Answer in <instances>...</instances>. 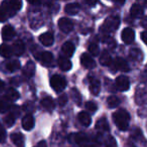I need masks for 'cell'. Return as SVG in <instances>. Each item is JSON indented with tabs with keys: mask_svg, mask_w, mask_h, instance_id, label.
Masks as SVG:
<instances>
[{
	"mask_svg": "<svg viewBox=\"0 0 147 147\" xmlns=\"http://www.w3.org/2000/svg\"><path fill=\"white\" fill-rule=\"evenodd\" d=\"M58 66L60 70L64 72H67L69 70H71L72 68V63L70 62V59L66 57H60L58 59Z\"/></svg>",
	"mask_w": 147,
	"mask_h": 147,
	"instance_id": "cell-14",
	"label": "cell"
},
{
	"mask_svg": "<svg viewBox=\"0 0 147 147\" xmlns=\"http://www.w3.org/2000/svg\"><path fill=\"white\" fill-rule=\"evenodd\" d=\"M14 36H15V31H14V28L11 25H5L2 28L1 36L3 40H11Z\"/></svg>",
	"mask_w": 147,
	"mask_h": 147,
	"instance_id": "cell-11",
	"label": "cell"
},
{
	"mask_svg": "<svg viewBox=\"0 0 147 147\" xmlns=\"http://www.w3.org/2000/svg\"><path fill=\"white\" fill-rule=\"evenodd\" d=\"M34 125H35L34 118H33V116L30 115V114L26 115L25 117L22 119V127H23V129L26 130V131L32 130Z\"/></svg>",
	"mask_w": 147,
	"mask_h": 147,
	"instance_id": "cell-12",
	"label": "cell"
},
{
	"mask_svg": "<svg viewBox=\"0 0 147 147\" xmlns=\"http://www.w3.org/2000/svg\"><path fill=\"white\" fill-rule=\"evenodd\" d=\"M41 106L47 111H52L55 108V103L51 97H45L41 100Z\"/></svg>",
	"mask_w": 147,
	"mask_h": 147,
	"instance_id": "cell-19",
	"label": "cell"
},
{
	"mask_svg": "<svg viewBox=\"0 0 147 147\" xmlns=\"http://www.w3.org/2000/svg\"><path fill=\"white\" fill-rule=\"evenodd\" d=\"M11 141L17 147H23L24 144V136L21 133H12Z\"/></svg>",
	"mask_w": 147,
	"mask_h": 147,
	"instance_id": "cell-23",
	"label": "cell"
},
{
	"mask_svg": "<svg viewBox=\"0 0 147 147\" xmlns=\"http://www.w3.org/2000/svg\"><path fill=\"white\" fill-rule=\"evenodd\" d=\"M8 15L5 12V10L2 8V6H0V22H4L6 19H7Z\"/></svg>",
	"mask_w": 147,
	"mask_h": 147,
	"instance_id": "cell-42",
	"label": "cell"
},
{
	"mask_svg": "<svg viewBox=\"0 0 147 147\" xmlns=\"http://www.w3.org/2000/svg\"><path fill=\"white\" fill-rule=\"evenodd\" d=\"M115 84H116L117 89L120 91H127L130 87L129 79H128L126 76L117 77V79L115 80Z\"/></svg>",
	"mask_w": 147,
	"mask_h": 147,
	"instance_id": "cell-7",
	"label": "cell"
},
{
	"mask_svg": "<svg viewBox=\"0 0 147 147\" xmlns=\"http://www.w3.org/2000/svg\"><path fill=\"white\" fill-rule=\"evenodd\" d=\"M67 101H68V98L65 94H63L60 97H58V104L60 105V106H64V105H66Z\"/></svg>",
	"mask_w": 147,
	"mask_h": 147,
	"instance_id": "cell-41",
	"label": "cell"
},
{
	"mask_svg": "<svg viewBox=\"0 0 147 147\" xmlns=\"http://www.w3.org/2000/svg\"><path fill=\"white\" fill-rule=\"evenodd\" d=\"M10 106L5 102V101L0 100V113H5L7 110H9Z\"/></svg>",
	"mask_w": 147,
	"mask_h": 147,
	"instance_id": "cell-39",
	"label": "cell"
},
{
	"mask_svg": "<svg viewBox=\"0 0 147 147\" xmlns=\"http://www.w3.org/2000/svg\"><path fill=\"white\" fill-rule=\"evenodd\" d=\"M29 3L30 4H33V5H40L41 2L40 1H38V2H32V1H31V2H29Z\"/></svg>",
	"mask_w": 147,
	"mask_h": 147,
	"instance_id": "cell-49",
	"label": "cell"
},
{
	"mask_svg": "<svg viewBox=\"0 0 147 147\" xmlns=\"http://www.w3.org/2000/svg\"><path fill=\"white\" fill-rule=\"evenodd\" d=\"M62 49V53H64L66 57H70L73 55L74 53V51H75V47H74V44L70 41H66L61 47Z\"/></svg>",
	"mask_w": 147,
	"mask_h": 147,
	"instance_id": "cell-15",
	"label": "cell"
},
{
	"mask_svg": "<svg viewBox=\"0 0 147 147\" xmlns=\"http://www.w3.org/2000/svg\"><path fill=\"white\" fill-rule=\"evenodd\" d=\"M80 62H81V65L83 66L85 69L91 70V69H93V68H95V66H96L93 57H90L88 53H82L81 57H80Z\"/></svg>",
	"mask_w": 147,
	"mask_h": 147,
	"instance_id": "cell-9",
	"label": "cell"
},
{
	"mask_svg": "<svg viewBox=\"0 0 147 147\" xmlns=\"http://www.w3.org/2000/svg\"><path fill=\"white\" fill-rule=\"evenodd\" d=\"M141 78H142V80H143V81H147V66L145 67V69L143 70V72H142Z\"/></svg>",
	"mask_w": 147,
	"mask_h": 147,
	"instance_id": "cell-45",
	"label": "cell"
},
{
	"mask_svg": "<svg viewBox=\"0 0 147 147\" xmlns=\"http://www.w3.org/2000/svg\"><path fill=\"white\" fill-rule=\"evenodd\" d=\"M143 4H144V6H145V7H147V2H146V1H145V2H144V3H143Z\"/></svg>",
	"mask_w": 147,
	"mask_h": 147,
	"instance_id": "cell-51",
	"label": "cell"
},
{
	"mask_svg": "<svg viewBox=\"0 0 147 147\" xmlns=\"http://www.w3.org/2000/svg\"><path fill=\"white\" fill-rule=\"evenodd\" d=\"M34 73H35L34 63H32V62H28L23 69V74L25 75L27 78H31V77L34 76Z\"/></svg>",
	"mask_w": 147,
	"mask_h": 147,
	"instance_id": "cell-26",
	"label": "cell"
},
{
	"mask_svg": "<svg viewBox=\"0 0 147 147\" xmlns=\"http://www.w3.org/2000/svg\"><path fill=\"white\" fill-rule=\"evenodd\" d=\"M4 123L6 124L7 127H12L15 123V116L13 113H9L8 115H6V117L4 118Z\"/></svg>",
	"mask_w": 147,
	"mask_h": 147,
	"instance_id": "cell-31",
	"label": "cell"
},
{
	"mask_svg": "<svg viewBox=\"0 0 147 147\" xmlns=\"http://www.w3.org/2000/svg\"><path fill=\"white\" fill-rule=\"evenodd\" d=\"M86 3H87L88 5H91V6H93V5H95V4H96L97 2H96V1H95V2H91V1H86Z\"/></svg>",
	"mask_w": 147,
	"mask_h": 147,
	"instance_id": "cell-48",
	"label": "cell"
},
{
	"mask_svg": "<svg viewBox=\"0 0 147 147\" xmlns=\"http://www.w3.org/2000/svg\"><path fill=\"white\" fill-rule=\"evenodd\" d=\"M65 12L69 15H75L79 12L80 6L77 3H69L65 6Z\"/></svg>",
	"mask_w": 147,
	"mask_h": 147,
	"instance_id": "cell-24",
	"label": "cell"
},
{
	"mask_svg": "<svg viewBox=\"0 0 147 147\" xmlns=\"http://www.w3.org/2000/svg\"><path fill=\"white\" fill-rule=\"evenodd\" d=\"M12 53H13V51H12L11 46H9V45L6 44V43L0 44V55H1L2 57H9Z\"/></svg>",
	"mask_w": 147,
	"mask_h": 147,
	"instance_id": "cell-27",
	"label": "cell"
},
{
	"mask_svg": "<svg viewBox=\"0 0 147 147\" xmlns=\"http://www.w3.org/2000/svg\"><path fill=\"white\" fill-rule=\"evenodd\" d=\"M96 129L100 132H105L109 130V125L108 122L105 118H101L98 122L96 123Z\"/></svg>",
	"mask_w": 147,
	"mask_h": 147,
	"instance_id": "cell-28",
	"label": "cell"
},
{
	"mask_svg": "<svg viewBox=\"0 0 147 147\" xmlns=\"http://www.w3.org/2000/svg\"><path fill=\"white\" fill-rule=\"evenodd\" d=\"M114 120L115 125L118 127V129L121 131H125L129 127V121H130V115L125 109H120L115 112L112 116Z\"/></svg>",
	"mask_w": 147,
	"mask_h": 147,
	"instance_id": "cell-1",
	"label": "cell"
},
{
	"mask_svg": "<svg viewBox=\"0 0 147 147\" xmlns=\"http://www.w3.org/2000/svg\"><path fill=\"white\" fill-rule=\"evenodd\" d=\"M119 104H120V100L116 96H110L107 99V105H108V107L110 109L116 108Z\"/></svg>",
	"mask_w": 147,
	"mask_h": 147,
	"instance_id": "cell-30",
	"label": "cell"
},
{
	"mask_svg": "<svg viewBox=\"0 0 147 147\" xmlns=\"http://www.w3.org/2000/svg\"><path fill=\"white\" fill-rule=\"evenodd\" d=\"M89 87H90V91L93 95L99 94V92H100V82H99L98 79L91 77L90 81H89Z\"/></svg>",
	"mask_w": 147,
	"mask_h": 147,
	"instance_id": "cell-17",
	"label": "cell"
},
{
	"mask_svg": "<svg viewBox=\"0 0 147 147\" xmlns=\"http://www.w3.org/2000/svg\"><path fill=\"white\" fill-rule=\"evenodd\" d=\"M88 51L91 55L97 57L99 53V46L96 44V43H91V44H89V46H88Z\"/></svg>",
	"mask_w": 147,
	"mask_h": 147,
	"instance_id": "cell-34",
	"label": "cell"
},
{
	"mask_svg": "<svg viewBox=\"0 0 147 147\" xmlns=\"http://www.w3.org/2000/svg\"><path fill=\"white\" fill-rule=\"evenodd\" d=\"M140 24H141V25L143 26L144 28H146V30H147V16H144V17H142Z\"/></svg>",
	"mask_w": 147,
	"mask_h": 147,
	"instance_id": "cell-44",
	"label": "cell"
},
{
	"mask_svg": "<svg viewBox=\"0 0 147 147\" xmlns=\"http://www.w3.org/2000/svg\"><path fill=\"white\" fill-rule=\"evenodd\" d=\"M40 61L44 66H50L53 62V55L49 51H43L40 55Z\"/></svg>",
	"mask_w": 147,
	"mask_h": 147,
	"instance_id": "cell-21",
	"label": "cell"
},
{
	"mask_svg": "<svg viewBox=\"0 0 147 147\" xmlns=\"http://www.w3.org/2000/svg\"><path fill=\"white\" fill-rule=\"evenodd\" d=\"M6 140V130L2 125H0V143H3Z\"/></svg>",
	"mask_w": 147,
	"mask_h": 147,
	"instance_id": "cell-40",
	"label": "cell"
},
{
	"mask_svg": "<svg viewBox=\"0 0 147 147\" xmlns=\"http://www.w3.org/2000/svg\"><path fill=\"white\" fill-rule=\"evenodd\" d=\"M36 147H47V144H46V142H45V141H40L38 144H37Z\"/></svg>",
	"mask_w": 147,
	"mask_h": 147,
	"instance_id": "cell-46",
	"label": "cell"
},
{
	"mask_svg": "<svg viewBox=\"0 0 147 147\" xmlns=\"http://www.w3.org/2000/svg\"><path fill=\"white\" fill-rule=\"evenodd\" d=\"M78 120H79L80 123H81L83 126H85V127H88V126L91 124L90 115L84 111H81L79 114H78Z\"/></svg>",
	"mask_w": 147,
	"mask_h": 147,
	"instance_id": "cell-20",
	"label": "cell"
},
{
	"mask_svg": "<svg viewBox=\"0 0 147 147\" xmlns=\"http://www.w3.org/2000/svg\"><path fill=\"white\" fill-rule=\"evenodd\" d=\"M141 39L143 40V42L147 45V30L141 32Z\"/></svg>",
	"mask_w": 147,
	"mask_h": 147,
	"instance_id": "cell-43",
	"label": "cell"
},
{
	"mask_svg": "<svg viewBox=\"0 0 147 147\" xmlns=\"http://www.w3.org/2000/svg\"><path fill=\"white\" fill-rule=\"evenodd\" d=\"M112 70H118V71L121 72H129L130 70L128 63L124 59H121V57H116L112 63Z\"/></svg>",
	"mask_w": 147,
	"mask_h": 147,
	"instance_id": "cell-6",
	"label": "cell"
},
{
	"mask_svg": "<svg viewBox=\"0 0 147 147\" xmlns=\"http://www.w3.org/2000/svg\"><path fill=\"white\" fill-rule=\"evenodd\" d=\"M126 147H135V146H134V145H132V144H128V145L126 146Z\"/></svg>",
	"mask_w": 147,
	"mask_h": 147,
	"instance_id": "cell-50",
	"label": "cell"
},
{
	"mask_svg": "<svg viewBox=\"0 0 147 147\" xmlns=\"http://www.w3.org/2000/svg\"><path fill=\"white\" fill-rule=\"evenodd\" d=\"M105 146L106 147H117L116 140L114 139V137L112 136H107V138L105 139Z\"/></svg>",
	"mask_w": 147,
	"mask_h": 147,
	"instance_id": "cell-35",
	"label": "cell"
},
{
	"mask_svg": "<svg viewBox=\"0 0 147 147\" xmlns=\"http://www.w3.org/2000/svg\"><path fill=\"white\" fill-rule=\"evenodd\" d=\"M3 88H4V83L2 82L1 80H0V92H1V91L3 90Z\"/></svg>",
	"mask_w": 147,
	"mask_h": 147,
	"instance_id": "cell-47",
	"label": "cell"
},
{
	"mask_svg": "<svg viewBox=\"0 0 147 147\" xmlns=\"http://www.w3.org/2000/svg\"><path fill=\"white\" fill-rule=\"evenodd\" d=\"M129 57H131V59H142V53H141V51H139V49H131V51H129Z\"/></svg>",
	"mask_w": 147,
	"mask_h": 147,
	"instance_id": "cell-33",
	"label": "cell"
},
{
	"mask_svg": "<svg viewBox=\"0 0 147 147\" xmlns=\"http://www.w3.org/2000/svg\"><path fill=\"white\" fill-rule=\"evenodd\" d=\"M121 38L126 44H129V43L133 42L134 38H135V34H134V30L130 27H126L122 30L121 34Z\"/></svg>",
	"mask_w": 147,
	"mask_h": 147,
	"instance_id": "cell-8",
	"label": "cell"
},
{
	"mask_svg": "<svg viewBox=\"0 0 147 147\" xmlns=\"http://www.w3.org/2000/svg\"><path fill=\"white\" fill-rule=\"evenodd\" d=\"M39 40L45 46H50L54 42V36L51 32H45L39 36Z\"/></svg>",
	"mask_w": 147,
	"mask_h": 147,
	"instance_id": "cell-13",
	"label": "cell"
},
{
	"mask_svg": "<svg viewBox=\"0 0 147 147\" xmlns=\"http://www.w3.org/2000/svg\"><path fill=\"white\" fill-rule=\"evenodd\" d=\"M25 51V45L21 40H16L12 45V51L15 55H21Z\"/></svg>",
	"mask_w": 147,
	"mask_h": 147,
	"instance_id": "cell-18",
	"label": "cell"
},
{
	"mask_svg": "<svg viewBox=\"0 0 147 147\" xmlns=\"http://www.w3.org/2000/svg\"><path fill=\"white\" fill-rule=\"evenodd\" d=\"M66 85H67L66 80L59 75H54L50 79V86L56 93H61L65 89Z\"/></svg>",
	"mask_w": 147,
	"mask_h": 147,
	"instance_id": "cell-4",
	"label": "cell"
},
{
	"mask_svg": "<svg viewBox=\"0 0 147 147\" xmlns=\"http://www.w3.org/2000/svg\"><path fill=\"white\" fill-rule=\"evenodd\" d=\"M120 24V18L118 16H109L106 20L104 21L103 25L101 26V32L106 34V36L110 32L114 31L118 28Z\"/></svg>",
	"mask_w": 147,
	"mask_h": 147,
	"instance_id": "cell-2",
	"label": "cell"
},
{
	"mask_svg": "<svg viewBox=\"0 0 147 147\" xmlns=\"http://www.w3.org/2000/svg\"><path fill=\"white\" fill-rule=\"evenodd\" d=\"M99 62L102 66H106V67H109V66L112 65V59H111V55H109V53H107L106 51H104L100 55V59H99Z\"/></svg>",
	"mask_w": 147,
	"mask_h": 147,
	"instance_id": "cell-22",
	"label": "cell"
},
{
	"mask_svg": "<svg viewBox=\"0 0 147 147\" xmlns=\"http://www.w3.org/2000/svg\"><path fill=\"white\" fill-rule=\"evenodd\" d=\"M135 101L137 104L144 105L147 103V90L145 88H137L135 95Z\"/></svg>",
	"mask_w": 147,
	"mask_h": 147,
	"instance_id": "cell-10",
	"label": "cell"
},
{
	"mask_svg": "<svg viewBox=\"0 0 147 147\" xmlns=\"http://www.w3.org/2000/svg\"><path fill=\"white\" fill-rule=\"evenodd\" d=\"M71 95H72V98H73V100L75 101L76 103H77L78 105L81 104V97H80V94L78 93V91L76 90L75 88L72 89L71 91Z\"/></svg>",
	"mask_w": 147,
	"mask_h": 147,
	"instance_id": "cell-36",
	"label": "cell"
},
{
	"mask_svg": "<svg viewBox=\"0 0 147 147\" xmlns=\"http://www.w3.org/2000/svg\"><path fill=\"white\" fill-rule=\"evenodd\" d=\"M2 8L5 10L8 16H12L20 10L22 6L21 1H3L1 4Z\"/></svg>",
	"mask_w": 147,
	"mask_h": 147,
	"instance_id": "cell-3",
	"label": "cell"
},
{
	"mask_svg": "<svg viewBox=\"0 0 147 147\" xmlns=\"http://www.w3.org/2000/svg\"><path fill=\"white\" fill-rule=\"evenodd\" d=\"M143 8L141 5H139L138 3H134L131 6V9H130V14H131L132 17L134 18H140L143 16Z\"/></svg>",
	"mask_w": 147,
	"mask_h": 147,
	"instance_id": "cell-16",
	"label": "cell"
},
{
	"mask_svg": "<svg viewBox=\"0 0 147 147\" xmlns=\"http://www.w3.org/2000/svg\"><path fill=\"white\" fill-rule=\"evenodd\" d=\"M75 142L78 144H84L88 141V138L85 134L83 133H78V134H75Z\"/></svg>",
	"mask_w": 147,
	"mask_h": 147,
	"instance_id": "cell-32",
	"label": "cell"
},
{
	"mask_svg": "<svg viewBox=\"0 0 147 147\" xmlns=\"http://www.w3.org/2000/svg\"><path fill=\"white\" fill-rule=\"evenodd\" d=\"M85 107H86V109H87L88 111H90V112H95L97 110V105L95 104L94 102H92V101L86 102Z\"/></svg>",
	"mask_w": 147,
	"mask_h": 147,
	"instance_id": "cell-37",
	"label": "cell"
},
{
	"mask_svg": "<svg viewBox=\"0 0 147 147\" xmlns=\"http://www.w3.org/2000/svg\"><path fill=\"white\" fill-rule=\"evenodd\" d=\"M131 136L134 140H139L140 138L142 137V133H141V131H140L139 128H135V129L133 130V132H132Z\"/></svg>",
	"mask_w": 147,
	"mask_h": 147,
	"instance_id": "cell-38",
	"label": "cell"
},
{
	"mask_svg": "<svg viewBox=\"0 0 147 147\" xmlns=\"http://www.w3.org/2000/svg\"><path fill=\"white\" fill-rule=\"evenodd\" d=\"M73 21L69 18L66 17H62L58 20V27L61 31L65 32V34H68L70 32L72 29H73Z\"/></svg>",
	"mask_w": 147,
	"mask_h": 147,
	"instance_id": "cell-5",
	"label": "cell"
},
{
	"mask_svg": "<svg viewBox=\"0 0 147 147\" xmlns=\"http://www.w3.org/2000/svg\"><path fill=\"white\" fill-rule=\"evenodd\" d=\"M20 68V63L17 59H12L6 64V69L9 72H15Z\"/></svg>",
	"mask_w": 147,
	"mask_h": 147,
	"instance_id": "cell-29",
	"label": "cell"
},
{
	"mask_svg": "<svg viewBox=\"0 0 147 147\" xmlns=\"http://www.w3.org/2000/svg\"><path fill=\"white\" fill-rule=\"evenodd\" d=\"M5 98L7 99L8 101H11V102H13V101H16V100H18V99H19V93H18L15 89L10 88V89H8V90L6 91Z\"/></svg>",
	"mask_w": 147,
	"mask_h": 147,
	"instance_id": "cell-25",
	"label": "cell"
}]
</instances>
